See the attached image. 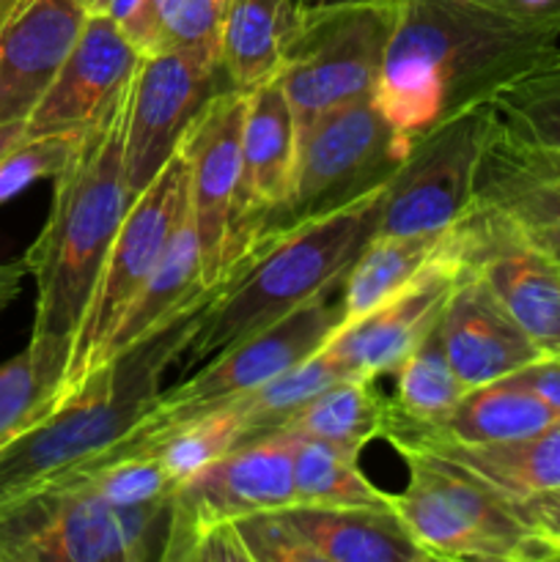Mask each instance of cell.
Here are the masks:
<instances>
[{
	"label": "cell",
	"mask_w": 560,
	"mask_h": 562,
	"mask_svg": "<svg viewBox=\"0 0 560 562\" xmlns=\"http://www.w3.org/2000/svg\"><path fill=\"white\" fill-rule=\"evenodd\" d=\"M225 283V280H223ZM223 283L130 349L88 373L31 431L0 448V508L44 483L91 464L126 439L163 393L170 366H179L198 322Z\"/></svg>",
	"instance_id": "cell-3"
},
{
	"label": "cell",
	"mask_w": 560,
	"mask_h": 562,
	"mask_svg": "<svg viewBox=\"0 0 560 562\" xmlns=\"http://www.w3.org/2000/svg\"><path fill=\"white\" fill-rule=\"evenodd\" d=\"M25 274H27L25 258L14 263H0V302H3V305H11V302L16 300Z\"/></svg>",
	"instance_id": "cell-39"
},
{
	"label": "cell",
	"mask_w": 560,
	"mask_h": 562,
	"mask_svg": "<svg viewBox=\"0 0 560 562\" xmlns=\"http://www.w3.org/2000/svg\"><path fill=\"white\" fill-rule=\"evenodd\" d=\"M242 442V417L236 415L234 406H217L214 412H206L201 417L173 426L141 448L137 453H148L163 464L168 472L173 488L206 464L217 461L220 456L231 453Z\"/></svg>",
	"instance_id": "cell-33"
},
{
	"label": "cell",
	"mask_w": 560,
	"mask_h": 562,
	"mask_svg": "<svg viewBox=\"0 0 560 562\" xmlns=\"http://www.w3.org/2000/svg\"><path fill=\"white\" fill-rule=\"evenodd\" d=\"M393 448L410 481L404 492L388 494V505L428 560H552L547 541L481 477L432 450Z\"/></svg>",
	"instance_id": "cell-6"
},
{
	"label": "cell",
	"mask_w": 560,
	"mask_h": 562,
	"mask_svg": "<svg viewBox=\"0 0 560 562\" xmlns=\"http://www.w3.org/2000/svg\"><path fill=\"white\" fill-rule=\"evenodd\" d=\"M549 549H552V560H560V532L549 541Z\"/></svg>",
	"instance_id": "cell-45"
},
{
	"label": "cell",
	"mask_w": 560,
	"mask_h": 562,
	"mask_svg": "<svg viewBox=\"0 0 560 562\" xmlns=\"http://www.w3.org/2000/svg\"><path fill=\"white\" fill-rule=\"evenodd\" d=\"M88 14L82 0H25L0 25V126L27 121Z\"/></svg>",
	"instance_id": "cell-21"
},
{
	"label": "cell",
	"mask_w": 560,
	"mask_h": 562,
	"mask_svg": "<svg viewBox=\"0 0 560 562\" xmlns=\"http://www.w3.org/2000/svg\"><path fill=\"white\" fill-rule=\"evenodd\" d=\"M388 187L340 212L275 234L223 283L179 366L198 368L228 346L327 296L379 231Z\"/></svg>",
	"instance_id": "cell-4"
},
{
	"label": "cell",
	"mask_w": 560,
	"mask_h": 562,
	"mask_svg": "<svg viewBox=\"0 0 560 562\" xmlns=\"http://www.w3.org/2000/svg\"><path fill=\"white\" fill-rule=\"evenodd\" d=\"M390 404L393 398L379 393L377 379L351 376L307 401L280 431L362 450L373 439H382Z\"/></svg>",
	"instance_id": "cell-28"
},
{
	"label": "cell",
	"mask_w": 560,
	"mask_h": 562,
	"mask_svg": "<svg viewBox=\"0 0 560 562\" xmlns=\"http://www.w3.org/2000/svg\"><path fill=\"white\" fill-rule=\"evenodd\" d=\"M228 0H148L143 20V55L159 49H220V31Z\"/></svg>",
	"instance_id": "cell-34"
},
{
	"label": "cell",
	"mask_w": 560,
	"mask_h": 562,
	"mask_svg": "<svg viewBox=\"0 0 560 562\" xmlns=\"http://www.w3.org/2000/svg\"><path fill=\"white\" fill-rule=\"evenodd\" d=\"M519 384L547 401L555 412H560V355H544L536 362L525 366L522 371L511 373Z\"/></svg>",
	"instance_id": "cell-37"
},
{
	"label": "cell",
	"mask_w": 560,
	"mask_h": 562,
	"mask_svg": "<svg viewBox=\"0 0 560 562\" xmlns=\"http://www.w3.org/2000/svg\"><path fill=\"white\" fill-rule=\"evenodd\" d=\"M399 0L313 5L285 49L278 80L296 121V137L329 110L377 93Z\"/></svg>",
	"instance_id": "cell-7"
},
{
	"label": "cell",
	"mask_w": 560,
	"mask_h": 562,
	"mask_svg": "<svg viewBox=\"0 0 560 562\" xmlns=\"http://www.w3.org/2000/svg\"><path fill=\"white\" fill-rule=\"evenodd\" d=\"M340 3H362V0H305L302 9H313V5H340Z\"/></svg>",
	"instance_id": "cell-43"
},
{
	"label": "cell",
	"mask_w": 560,
	"mask_h": 562,
	"mask_svg": "<svg viewBox=\"0 0 560 562\" xmlns=\"http://www.w3.org/2000/svg\"><path fill=\"white\" fill-rule=\"evenodd\" d=\"M344 379H351L349 371L322 346V349L291 366L280 376L269 379L261 387L225 404L234 406L236 415L242 417L239 445L280 431L307 401H313L318 393L344 382Z\"/></svg>",
	"instance_id": "cell-29"
},
{
	"label": "cell",
	"mask_w": 560,
	"mask_h": 562,
	"mask_svg": "<svg viewBox=\"0 0 560 562\" xmlns=\"http://www.w3.org/2000/svg\"><path fill=\"white\" fill-rule=\"evenodd\" d=\"M456 231L467 267L492 289L541 355H560V263L483 203H472Z\"/></svg>",
	"instance_id": "cell-14"
},
{
	"label": "cell",
	"mask_w": 560,
	"mask_h": 562,
	"mask_svg": "<svg viewBox=\"0 0 560 562\" xmlns=\"http://www.w3.org/2000/svg\"><path fill=\"white\" fill-rule=\"evenodd\" d=\"M437 329L445 355L467 390L511 376L544 357L472 269L456 280Z\"/></svg>",
	"instance_id": "cell-20"
},
{
	"label": "cell",
	"mask_w": 560,
	"mask_h": 562,
	"mask_svg": "<svg viewBox=\"0 0 560 562\" xmlns=\"http://www.w3.org/2000/svg\"><path fill=\"white\" fill-rule=\"evenodd\" d=\"M294 562H428L393 508H278Z\"/></svg>",
	"instance_id": "cell-22"
},
{
	"label": "cell",
	"mask_w": 560,
	"mask_h": 562,
	"mask_svg": "<svg viewBox=\"0 0 560 562\" xmlns=\"http://www.w3.org/2000/svg\"><path fill=\"white\" fill-rule=\"evenodd\" d=\"M88 135V132H86ZM77 132H55V135L22 137L3 159H0V206L20 195L42 179H55L69 165L80 148L82 137Z\"/></svg>",
	"instance_id": "cell-36"
},
{
	"label": "cell",
	"mask_w": 560,
	"mask_h": 562,
	"mask_svg": "<svg viewBox=\"0 0 560 562\" xmlns=\"http://www.w3.org/2000/svg\"><path fill=\"white\" fill-rule=\"evenodd\" d=\"M560 27L467 0H399L373 99L406 146L547 64Z\"/></svg>",
	"instance_id": "cell-1"
},
{
	"label": "cell",
	"mask_w": 560,
	"mask_h": 562,
	"mask_svg": "<svg viewBox=\"0 0 560 562\" xmlns=\"http://www.w3.org/2000/svg\"><path fill=\"white\" fill-rule=\"evenodd\" d=\"M461 256L459 231H456L453 256L423 274L417 283L395 294L377 311L357 322L340 324L338 333L324 344V349L349 371V376L379 379L395 373V368L426 340L437 327L439 313L453 291L456 280L467 272Z\"/></svg>",
	"instance_id": "cell-18"
},
{
	"label": "cell",
	"mask_w": 560,
	"mask_h": 562,
	"mask_svg": "<svg viewBox=\"0 0 560 562\" xmlns=\"http://www.w3.org/2000/svg\"><path fill=\"white\" fill-rule=\"evenodd\" d=\"M25 137V121H14V124L0 126V159Z\"/></svg>",
	"instance_id": "cell-40"
},
{
	"label": "cell",
	"mask_w": 560,
	"mask_h": 562,
	"mask_svg": "<svg viewBox=\"0 0 560 562\" xmlns=\"http://www.w3.org/2000/svg\"><path fill=\"white\" fill-rule=\"evenodd\" d=\"M3 307H9V305H3V302H0V311H3Z\"/></svg>",
	"instance_id": "cell-48"
},
{
	"label": "cell",
	"mask_w": 560,
	"mask_h": 562,
	"mask_svg": "<svg viewBox=\"0 0 560 562\" xmlns=\"http://www.w3.org/2000/svg\"><path fill=\"white\" fill-rule=\"evenodd\" d=\"M126 99L130 93L82 137L75 157L53 179L47 223L25 252L27 272L36 280V318L27 346L44 384L55 395V406L64 390L77 329L91 305L110 247L135 201L124 173Z\"/></svg>",
	"instance_id": "cell-2"
},
{
	"label": "cell",
	"mask_w": 560,
	"mask_h": 562,
	"mask_svg": "<svg viewBox=\"0 0 560 562\" xmlns=\"http://www.w3.org/2000/svg\"><path fill=\"white\" fill-rule=\"evenodd\" d=\"M296 121L278 77L247 93L228 278L261 247L269 220L289 201L296 173Z\"/></svg>",
	"instance_id": "cell-15"
},
{
	"label": "cell",
	"mask_w": 560,
	"mask_h": 562,
	"mask_svg": "<svg viewBox=\"0 0 560 562\" xmlns=\"http://www.w3.org/2000/svg\"><path fill=\"white\" fill-rule=\"evenodd\" d=\"M212 291L214 285H209L206 272H203L201 241H198L190 201H187L184 214L176 223L157 269H154L148 283L143 285L137 300L132 302L130 311L124 313L121 324L115 327L113 338H110L108 349H104V362L119 355V351L130 349L132 344H137L146 335H152L154 329L168 324L170 318L184 313L187 307L206 300Z\"/></svg>",
	"instance_id": "cell-24"
},
{
	"label": "cell",
	"mask_w": 560,
	"mask_h": 562,
	"mask_svg": "<svg viewBox=\"0 0 560 562\" xmlns=\"http://www.w3.org/2000/svg\"><path fill=\"white\" fill-rule=\"evenodd\" d=\"M296 5H300V9H302V5H305V0H296Z\"/></svg>",
	"instance_id": "cell-47"
},
{
	"label": "cell",
	"mask_w": 560,
	"mask_h": 562,
	"mask_svg": "<svg viewBox=\"0 0 560 562\" xmlns=\"http://www.w3.org/2000/svg\"><path fill=\"white\" fill-rule=\"evenodd\" d=\"M170 497L113 505L75 475L0 508V562L163 560Z\"/></svg>",
	"instance_id": "cell-5"
},
{
	"label": "cell",
	"mask_w": 560,
	"mask_h": 562,
	"mask_svg": "<svg viewBox=\"0 0 560 562\" xmlns=\"http://www.w3.org/2000/svg\"><path fill=\"white\" fill-rule=\"evenodd\" d=\"M390 445H415L464 467L494 488L511 505L560 488V420L544 431L492 445L426 442V439H388Z\"/></svg>",
	"instance_id": "cell-25"
},
{
	"label": "cell",
	"mask_w": 560,
	"mask_h": 562,
	"mask_svg": "<svg viewBox=\"0 0 560 562\" xmlns=\"http://www.w3.org/2000/svg\"><path fill=\"white\" fill-rule=\"evenodd\" d=\"M560 173V75L527 71L489 97L478 176Z\"/></svg>",
	"instance_id": "cell-19"
},
{
	"label": "cell",
	"mask_w": 560,
	"mask_h": 562,
	"mask_svg": "<svg viewBox=\"0 0 560 562\" xmlns=\"http://www.w3.org/2000/svg\"><path fill=\"white\" fill-rule=\"evenodd\" d=\"M247 93L223 91L190 126L179 154L187 162V190L203 272L209 285L228 280V239L242 170V124Z\"/></svg>",
	"instance_id": "cell-17"
},
{
	"label": "cell",
	"mask_w": 560,
	"mask_h": 562,
	"mask_svg": "<svg viewBox=\"0 0 560 562\" xmlns=\"http://www.w3.org/2000/svg\"><path fill=\"white\" fill-rule=\"evenodd\" d=\"M187 201H190L187 162L181 154H176L165 165L163 173L132 201L130 212L121 223L119 236H115L102 274H99L91 305L77 329L60 401L104 362V349H108L115 327L157 269L170 234L184 214Z\"/></svg>",
	"instance_id": "cell-10"
},
{
	"label": "cell",
	"mask_w": 560,
	"mask_h": 562,
	"mask_svg": "<svg viewBox=\"0 0 560 562\" xmlns=\"http://www.w3.org/2000/svg\"><path fill=\"white\" fill-rule=\"evenodd\" d=\"M456 225L443 234H373L344 278V324L357 322L453 256Z\"/></svg>",
	"instance_id": "cell-26"
},
{
	"label": "cell",
	"mask_w": 560,
	"mask_h": 562,
	"mask_svg": "<svg viewBox=\"0 0 560 562\" xmlns=\"http://www.w3.org/2000/svg\"><path fill=\"white\" fill-rule=\"evenodd\" d=\"M300 16L296 0H228L220 64L234 91L250 93L280 75Z\"/></svg>",
	"instance_id": "cell-27"
},
{
	"label": "cell",
	"mask_w": 560,
	"mask_h": 562,
	"mask_svg": "<svg viewBox=\"0 0 560 562\" xmlns=\"http://www.w3.org/2000/svg\"><path fill=\"white\" fill-rule=\"evenodd\" d=\"M294 494L302 505L388 508V492L362 475L360 450L311 437H294Z\"/></svg>",
	"instance_id": "cell-30"
},
{
	"label": "cell",
	"mask_w": 560,
	"mask_h": 562,
	"mask_svg": "<svg viewBox=\"0 0 560 562\" xmlns=\"http://www.w3.org/2000/svg\"><path fill=\"white\" fill-rule=\"evenodd\" d=\"M406 151L410 146L373 97L324 113L300 135L294 187L269 220L264 241L384 190Z\"/></svg>",
	"instance_id": "cell-9"
},
{
	"label": "cell",
	"mask_w": 560,
	"mask_h": 562,
	"mask_svg": "<svg viewBox=\"0 0 560 562\" xmlns=\"http://www.w3.org/2000/svg\"><path fill=\"white\" fill-rule=\"evenodd\" d=\"M82 3H86V9L91 11V14H104L110 5V0H82Z\"/></svg>",
	"instance_id": "cell-42"
},
{
	"label": "cell",
	"mask_w": 560,
	"mask_h": 562,
	"mask_svg": "<svg viewBox=\"0 0 560 562\" xmlns=\"http://www.w3.org/2000/svg\"><path fill=\"white\" fill-rule=\"evenodd\" d=\"M294 503V437L275 431L236 445L170 492L163 562H184L187 549L209 527Z\"/></svg>",
	"instance_id": "cell-12"
},
{
	"label": "cell",
	"mask_w": 560,
	"mask_h": 562,
	"mask_svg": "<svg viewBox=\"0 0 560 562\" xmlns=\"http://www.w3.org/2000/svg\"><path fill=\"white\" fill-rule=\"evenodd\" d=\"M141 58V49L124 36L113 16L88 14L58 75L27 115L25 137L91 132L124 102Z\"/></svg>",
	"instance_id": "cell-16"
},
{
	"label": "cell",
	"mask_w": 560,
	"mask_h": 562,
	"mask_svg": "<svg viewBox=\"0 0 560 562\" xmlns=\"http://www.w3.org/2000/svg\"><path fill=\"white\" fill-rule=\"evenodd\" d=\"M340 324H344V305L340 302L333 305V302H327V296L307 302L300 311L275 322L272 327L214 355L212 360L198 366L184 382L163 390L157 404L143 415V420L132 428L130 437L121 439L115 448L97 456L93 461L137 453L173 426L214 412L217 406L231 404L239 395L261 387L269 379L280 376L291 366L322 349L338 333Z\"/></svg>",
	"instance_id": "cell-8"
},
{
	"label": "cell",
	"mask_w": 560,
	"mask_h": 562,
	"mask_svg": "<svg viewBox=\"0 0 560 562\" xmlns=\"http://www.w3.org/2000/svg\"><path fill=\"white\" fill-rule=\"evenodd\" d=\"M486 102L417 137L384 192L377 234H443L475 203Z\"/></svg>",
	"instance_id": "cell-13"
},
{
	"label": "cell",
	"mask_w": 560,
	"mask_h": 562,
	"mask_svg": "<svg viewBox=\"0 0 560 562\" xmlns=\"http://www.w3.org/2000/svg\"><path fill=\"white\" fill-rule=\"evenodd\" d=\"M55 409V395L44 384L31 346L0 366V448L31 431Z\"/></svg>",
	"instance_id": "cell-35"
},
{
	"label": "cell",
	"mask_w": 560,
	"mask_h": 562,
	"mask_svg": "<svg viewBox=\"0 0 560 562\" xmlns=\"http://www.w3.org/2000/svg\"><path fill=\"white\" fill-rule=\"evenodd\" d=\"M544 66H547L549 71H558V75H560V44H558V47H555V53L549 55L547 64H544Z\"/></svg>",
	"instance_id": "cell-44"
},
{
	"label": "cell",
	"mask_w": 560,
	"mask_h": 562,
	"mask_svg": "<svg viewBox=\"0 0 560 562\" xmlns=\"http://www.w3.org/2000/svg\"><path fill=\"white\" fill-rule=\"evenodd\" d=\"M560 420L547 401L533 390L505 376L497 382L467 390L459 404L432 426H417L401 417L395 404H390L388 426L382 439H426V442H459V445H492L508 439L530 437Z\"/></svg>",
	"instance_id": "cell-23"
},
{
	"label": "cell",
	"mask_w": 560,
	"mask_h": 562,
	"mask_svg": "<svg viewBox=\"0 0 560 562\" xmlns=\"http://www.w3.org/2000/svg\"><path fill=\"white\" fill-rule=\"evenodd\" d=\"M22 3H25V0H0V25H3V22L9 20V16L14 14Z\"/></svg>",
	"instance_id": "cell-41"
},
{
	"label": "cell",
	"mask_w": 560,
	"mask_h": 562,
	"mask_svg": "<svg viewBox=\"0 0 560 562\" xmlns=\"http://www.w3.org/2000/svg\"><path fill=\"white\" fill-rule=\"evenodd\" d=\"M467 3H478V5H489V9H497V0H467Z\"/></svg>",
	"instance_id": "cell-46"
},
{
	"label": "cell",
	"mask_w": 560,
	"mask_h": 562,
	"mask_svg": "<svg viewBox=\"0 0 560 562\" xmlns=\"http://www.w3.org/2000/svg\"><path fill=\"white\" fill-rule=\"evenodd\" d=\"M475 203L497 209L530 245L560 263V173L475 176Z\"/></svg>",
	"instance_id": "cell-31"
},
{
	"label": "cell",
	"mask_w": 560,
	"mask_h": 562,
	"mask_svg": "<svg viewBox=\"0 0 560 562\" xmlns=\"http://www.w3.org/2000/svg\"><path fill=\"white\" fill-rule=\"evenodd\" d=\"M514 508L516 514L522 516V521H525L536 536H541L549 547V541L560 532V488L538 494V497L533 499H525V503L514 505ZM549 552H552V549H549Z\"/></svg>",
	"instance_id": "cell-38"
},
{
	"label": "cell",
	"mask_w": 560,
	"mask_h": 562,
	"mask_svg": "<svg viewBox=\"0 0 560 562\" xmlns=\"http://www.w3.org/2000/svg\"><path fill=\"white\" fill-rule=\"evenodd\" d=\"M393 376L395 409L401 412V417L417 423V426H432V423L443 420L467 393L464 382L456 376L453 366L445 355L437 327L395 368Z\"/></svg>",
	"instance_id": "cell-32"
},
{
	"label": "cell",
	"mask_w": 560,
	"mask_h": 562,
	"mask_svg": "<svg viewBox=\"0 0 560 562\" xmlns=\"http://www.w3.org/2000/svg\"><path fill=\"white\" fill-rule=\"evenodd\" d=\"M228 88L220 49L176 47L143 55L126 99L124 173L132 198L163 173L190 126Z\"/></svg>",
	"instance_id": "cell-11"
}]
</instances>
